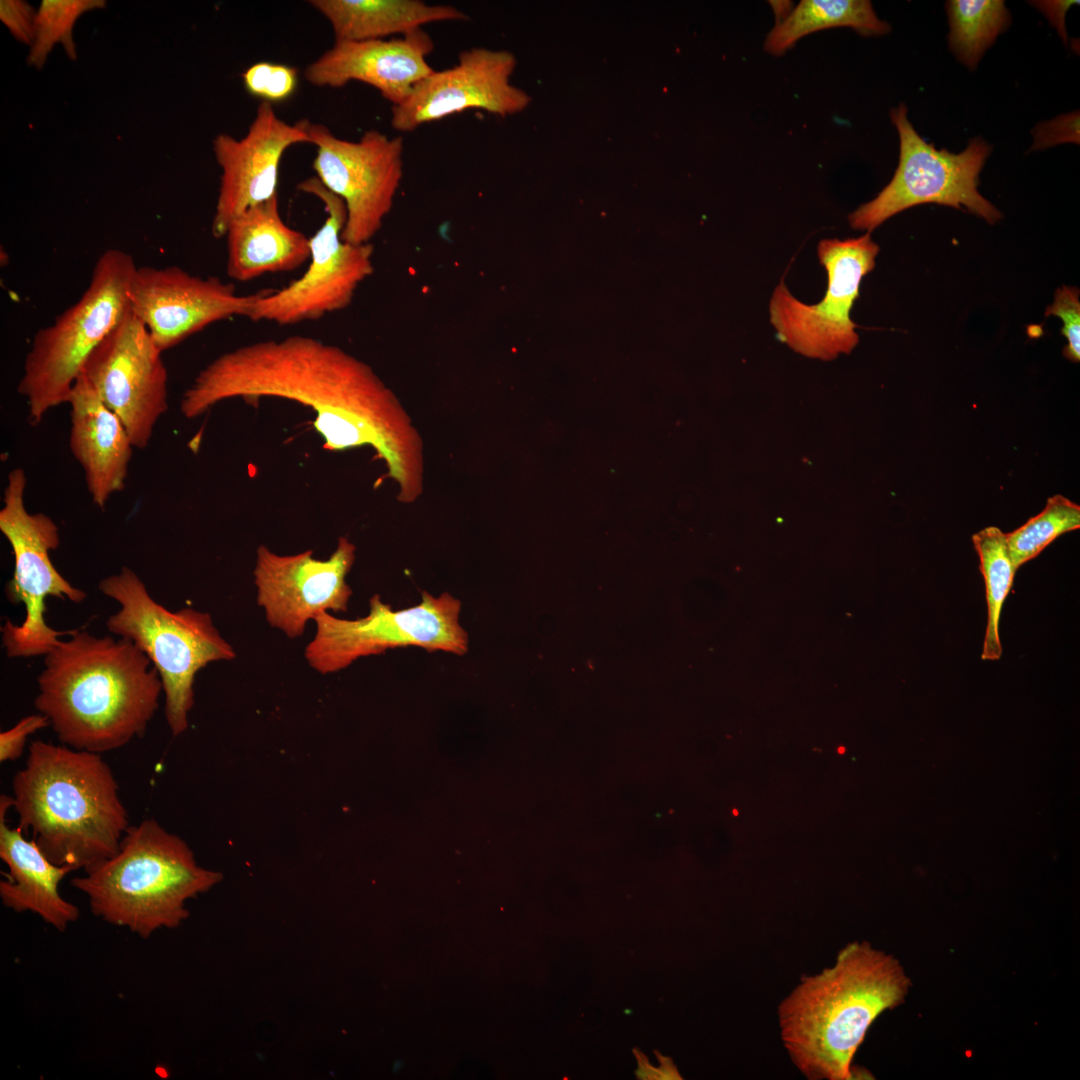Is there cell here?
<instances>
[{
	"instance_id": "cell-29",
	"label": "cell",
	"mask_w": 1080,
	"mask_h": 1080,
	"mask_svg": "<svg viewBox=\"0 0 1080 1080\" xmlns=\"http://www.w3.org/2000/svg\"><path fill=\"white\" fill-rule=\"evenodd\" d=\"M246 90L266 102L289 98L297 86V70L282 64L258 62L243 73Z\"/></svg>"
},
{
	"instance_id": "cell-4",
	"label": "cell",
	"mask_w": 1080,
	"mask_h": 1080,
	"mask_svg": "<svg viewBox=\"0 0 1080 1080\" xmlns=\"http://www.w3.org/2000/svg\"><path fill=\"white\" fill-rule=\"evenodd\" d=\"M18 827L55 864L83 871L112 856L129 828L119 785L102 754L32 741L12 779Z\"/></svg>"
},
{
	"instance_id": "cell-6",
	"label": "cell",
	"mask_w": 1080,
	"mask_h": 1080,
	"mask_svg": "<svg viewBox=\"0 0 1080 1080\" xmlns=\"http://www.w3.org/2000/svg\"><path fill=\"white\" fill-rule=\"evenodd\" d=\"M98 588L120 605L106 621L108 631L132 642L150 659L161 679L171 734L181 735L194 705L197 672L211 662L235 658L233 647L210 614L192 608L169 611L129 567L103 578Z\"/></svg>"
},
{
	"instance_id": "cell-27",
	"label": "cell",
	"mask_w": 1080,
	"mask_h": 1080,
	"mask_svg": "<svg viewBox=\"0 0 1080 1080\" xmlns=\"http://www.w3.org/2000/svg\"><path fill=\"white\" fill-rule=\"evenodd\" d=\"M1080 528V506L1057 494L1047 499L1044 509L1025 524L1006 533V542L1014 569L1037 557L1064 533Z\"/></svg>"
},
{
	"instance_id": "cell-19",
	"label": "cell",
	"mask_w": 1080,
	"mask_h": 1080,
	"mask_svg": "<svg viewBox=\"0 0 1080 1080\" xmlns=\"http://www.w3.org/2000/svg\"><path fill=\"white\" fill-rule=\"evenodd\" d=\"M433 48L431 36L423 29L389 40L335 41L306 67L304 77L318 87L363 82L395 106L434 70L427 62Z\"/></svg>"
},
{
	"instance_id": "cell-33",
	"label": "cell",
	"mask_w": 1080,
	"mask_h": 1080,
	"mask_svg": "<svg viewBox=\"0 0 1080 1080\" xmlns=\"http://www.w3.org/2000/svg\"><path fill=\"white\" fill-rule=\"evenodd\" d=\"M1032 150L1046 149L1062 142L1079 143V115L1073 112L1053 121L1041 123L1033 131Z\"/></svg>"
},
{
	"instance_id": "cell-12",
	"label": "cell",
	"mask_w": 1080,
	"mask_h": 1080,
	"mask_svg": "<svg viewBox=\"0 0 1080 1080\" xmlns=\"http://www.w3.org/2000/svg\"><path fill=\"white\" fill-rule=\"evenodd\" d=\"M817 250L828 276L824 298L814 305L802 303L781 281L770 300V321L777 337L794 351L830 360L851 352L858 343L850 312L862 278L875 266L879 247L866 233L845 240L823 239Z\"/></svg>"
},
{
	"instance_id": "cell-18",
	"label": "cell",
	"mask_w": 1080,
	"mask_h": 1080,
	"mask_svg": "<svg viewBox=\"0 0 1080 1080\" xmlns=\"http://www.w3.org/2000/svg\"><path fill=\"white\" fill-rule=\"evenodd\" d=\"M309 124L288 123L270 102L262 101L244 137L216 136L213 150L222 174L211 225L215 238L224 237L230 222L245 210L278 194L281 158L292 145L310 143Z\"/></svg>"
},
{
	"instance_id": "cell-22",
	"label": "cell",
	"mask_w": 1080,
	"mask_h": 1080,
	"mask_svg": "<svg viewBox=\"0 0 1080 1080\" xmlns=\"http://www.w3.org/2000/svg\"><path fill=\"white\" fill-rule=\"evenodd\" d=\"M224 237L226 273L240 282L293 271L310 258V237L283 221L278 194L235 217Z\"/></svg>"
},
{
	"instance_id": "cell-30",
	"label": "cell",
	"mask_w": 1080,
	"mask_h": 1080,
	"mask_svg": "<svg viewBox=\"0 0 1080 1080\" xmlns=\"http://www.w3.org/2000/svg\"><path fill=\"white\" fill-rule=\"evenodd\" d=\"M1079 291L1074 287L1063 286L1055 293V299L1045 312V316L1055 315L1062 319V333L1067 339L1064 355L1067 359L1078 362L1080 359V303Z\"/></svg>"
},
{
	"instance_id": "cell-3",
	"label": "cell",
	"mask_w": 1080,
	"mask_h": 1080,
	"mask_svg": "<svg viewBox=\"0 0 1080 1080\" xmlns=\"http://www.w3.org/2000/svg\"><path fill=\"white\" fill-rule=\"evenodd\" d=\"M911 981L892 955L854 941L833 966L804 976L778 1007L783 1044L809 1080H849L871 1024L904 1002Z\"/></svg>"
},
{
	"instance_id": "cell-10",
	"label": "cell",
	"mask_w": 1080,
	"mask_h": 1080,
	"mask_svg": "<svg viewBox=\"0 0 1080 1080\" xmlns=\"http://www.w3.org/2000/svg\"><path fill=\"white\" fill-rule=\"evenodd\" d=\"M369 607L365 617L354 620L329 612L314 619L316 632L305 648V658L314 670L334 673L361 657L397 647L457 655L468 650V635L459 623L461 602L447 592L435 597L424 591L418 605L396 611L375 594Z\"/></svg>"
},
{
	"instance_id": "cell-20",
	"label": "cell",
	"mask_w": 1080,
	"mask_h": 1080,
	"mask_svg": "<svg viewBox=\"0 0 1080 1080\" xmlns=\"http://www.w3.org/2000/svg\"><path fill=\"white\" fill-rule=\"evenodd\" d=\"M67 404L70 450L83 470L93 503L103 508L114 493L124 489L134 446L120 418L103 403L83 373Z\"/></svg>"
},
{
	"instance_id": "cell-26",
	"label": "cell",
	"mask_w": 1080,
	"mask_h": 1080,
	"mask_svg": "<svg viewBox=\"0 0 1080 1080\" xmlns=\"http://www.w3.org/2000/svg\"><path fill=\"white\" fill-rule=\"evenodd\" d=\"M972 542L979 558V570L985 583L987 624L981 659L995 661L1002 655L999 636L1001 610L1016 570L1009 556L1006 533L995 526L985 527L972 535Z\"/></svg>"
},
{
	"instance_id": "cell-15",
	"label": "cell",
	"mask_w": 1080,
	"mask_h": 1080,
	"mask_svg": "<svg viewBox=\"0 0 1080 1080\" xmlns=\"http://www.w3.org/2000/svg\"><path fill=\"white\" fill-rule=\"evenodd\" d=\"M265 289L242 295L233 283L216 276L202 277L179 266L137 267L128 297L132 313L165 352L209 325L248 317Z\"/></svg>"
},
{
	"instance_id": "cell-2",
	"label": "cell",
	"mask_w": 1080,
	"mask_h": 1080,
	"mask_svg": "<svg viewBox=\"0 0 1080 1080\" xmlns=\"http://www.w3.org/2000/svg\"><path fill=\"white\" fill-rule=\"evenodd\" d=\"M36 710L59 742L103 754L142 737L159 707L160 676L127 639L70 632L45 655Z\"/></svg>"
},
{
	"instance_id": "cell-8",
	"label": "cell",
	"mask_w": 1080,
	"mask_h": 1080,
	"mask_svg": "<svg viewBox=\"0 0 1080 1080\" xmlns=\"http://www.w3.org/2000/svg\"><path fill=\"white\" fill-rule=\"evenodd\" d=\"M27 477L22 468L9 471L0 510V530L8 540L14 558V571L5 586L7 599L25 606L20 625L8 619L1 627L2 642L8 657L45 656L59 642L58 637L71 631H57L45 621L48 596L81 603L86 593L71 585L54 567L49 556L60 545L59 528L44 513H30L24 495Z\"/></svg>"
},
{
	"instance_id": "cell-21",
	"label": "cell",
	"mask_w": 1080,
	"mask_h": 1080,
	"mask_svg": "<svg viewBox=\"0 0 1080 1080\" xmlns=\"http://www.w3.org/2000/svg\"><path fill=\"white\" fill-rule=\"evenodd\" d=\"M12 806V796L1 794L0 858L8 868L0 881L2 903L18 913H34L63 932L80 914L78 907L59 892L61 881L73 870L53 863L20 827H9L6 818Z\"/></svg>"
},
{
	"instance_id": "cell-35",
	"label": "cell",
	"mask_w": 1080,
	"mask_h": 1080,
	"mask_svg": "<svg viewBox=\"0 0 1080 1080\" xmlns=\"http://www.w3.org/2000/svg\"><path fill=\"white\" fill-rule=\"evenodd\" d=\"M838 752H839V754H844V752H845V749H844V747H840V748L838 749Z\"/></svg>"
},
{
	"instance_id": "cell-32",
	"label": "cell",
	"mask_w": 1080,
	"mask_h": 1080,
	"mask_svg": "<svg viewBox=\"0 0 1080 1080\" xmlns=\"http://www.w3.org/2000/svg\"><path fill=\"white\" fill-rule=\"evenodd\" d=\"M36 11L25 1L1 0L0 19L20 42L32 45Z\"/></svg>"
},
{
	"instance_id": "cell-14",
	"label": "cell",
	"mask_w": 1080,
	"mask_h": 1080,
	"mask_svg": "<svg viewBox=\"0 0 1080 1080\" xmlns=\"http://www.w3.org/2000/svg\"><path fill=\"white\" fill-rule=\"evenodd\" d=\"M162 353L131 311L96 347L82 373L124 424L134 448L148 446L168 409V373Z\"/></svg>"
},
{
	"instance_id": "cell-34",
	"label": "cell",
	"mask_w": 1080,
	"mask_h": 1080,
	"mask_svg": "<svg viewBox=\"0 0 1080 1080\" xmlns=\"http://www.w3.org/2000/svg\"><path fill=\"white\" fill-rule=\"evenodd\" d=\"M1031 3H1033V5L1048 18L1063 42L1066 44L1067 32L1065 27V15L1068 9L1072 5L1078 4L1079 1H1033Z\"/></svg>"
},
{
	"instance_id": "cell-25",
	"label": "cell",
	"mask_w": 1080,
	"mask_h": 1080,
	"mask_svg": "<svg viewBox=\"0 0 1080 1080\" xmlns=\"http://www.w3.org/2000/svg\"><path fill=\"white\" fill-rule=\"evenodd\" d=\"M946 10L949 49L970 70L1011 23L1002 0H951L946 2Z\"/></svg>"
},
{
	"instance_id": "cell-1",
	"label": "cell",
	"mask_w": 1080,
	"mask_h": 1080,
	"mask_svg": "<svg viewBox=\"0 0 1080 1080\" xmlns=\"http://www.w3.org/2000/svg\"><path fill=\"white\" fill-rule=\"evenodd\" d=\"M262 397L313 410L312 422L329 451L370 447L397 486L402 503L424 488V446L393 391L364 361L306 335L239 346L208 363L184 391L180 411L193 419L227 399Z\"/></svg>"
},
{
	"instance_id": "cell-13",
	"label": "cell",
	"mask_w": 1080,
	"mask_h": 1080,
	"mask_svg": "<svg viewBox=\"0 0 1080 1080\" xmlns=\"http://www.w3.org/2000/svg\"><path fill=\"white\" fill-rule=\"evenodd\" d=\"M308 132L316 147V178L346 207L342 239L356 245L370 243L390 213L402 181V137L373 129L351 141L311 123Z\"/></svg>"
},
{
	"instance_id": "cell-23",
	"label": "cell",
	"mask_w": 1080,
	"mask_h": 1080,
	"mask_svg": "<svg viewBox=\"0 0 1080 1080\" xmlns=\"http://www.w3.org/2000/svg\"><path fill=\"white\" fill-rule=\"evenodd\" d=\"M309 4L328 20L335 41L381 40L410 34L433 22L468 19L452 5L420 0H311Z\"/></svg>"
},
{
	"instance_id": "cell-11",
	"label": "cell",
	"mask_w": 1080,
	"mask_h": 1080,
	"mask_svg": "<svg viewBox=\"0 0 1080 1080\" xmlns=\"http://www.w3.org/2000/svg\"><path fill=\"white\" fill-rule=\"evenodd\" d=\"M299 189L320 199L327 217L310 237L306 271L282 289H265L247 317L252 321L287 326L343 310L374 271L372 244L356 245L342 239L347 218L343 200L316 177L301 182Z\"/></svg>"
},
{
	"instance_id": "cell-5",
	"label": "cell",
	"mask_w": 1080,
	"mask_h": 1080,
	"mask_svg": "<svg viewBox=\"0 0 1080 1080\" xmlns=\"http://www.w3.org/2000/svg\"><path fill=\"white\" fill-rule=\"evenodd\" d=\"M221 880L220 872L197 863L181 837L147 818L130 825L118 850L71 884L96 917L147 939L179 926L189 916L187 901Z\"/></svg>"
},
{
	"instance_id": "cell-7",
	"label": "cell",
	"mask_w": 1080,
	"mask_h": 1080,
	"mask_svg": "<svg viewBox=\"0 0 1080 1080\" xmlns=\"http://www.w3.org/2000/svg\"><path fill=\"white\" fill-rule=\"evenodd\" d=\"M136 268L129 253L106 250L79 300L35 333L17 386L30 424H40L51 409L68 402L91 353L130 310L128 291Z\"/></svg>"
},
{
	"instance_id": "cell-31",
	"label": "cell",
	"mask_w": 1080,
	"mask_h": 1080,
	"mask_svg": "<svg viewBox=\"0 0 1080 1080\" xmlns=\"http://www.w3.org/2000/svg\"><path fill=\"white\" fill-rule=\"evenodd\" d=\"M50 726L48 718L32 714L20 719L13 727L0 733V762L15 761L24 751L27 738L38 730Z\"/></svg>"
},
{
	"instance_id": "cell-24",
	"label": "cell",
	"mask_w": 1080,
	"mask_h": 1080,
	"mask_svg": "<svg viewBox=\"0 0 1080 1080\" xmlns=\"http://www.w3.org/2000/svg\"><path fill=\"white\" fill-rule=\"evenodd\" d=\"M834 27H850L863 36L887 34L890 25L880 20L867 0H802L777 21L764 49L781 55L807 34Z\"/></svg>"
},
{
	"instance_id": "cell-16",
	"label": "cell",
	"mask_w": 1080,
	"mask_h": 1080,
	"mask_svg": "<svg viewBox=\"0 0 1080 1080\" xmlns=\"http://www.w3.org/2000/svg\"><path fill=\"white\" fill-rule=\"evenodd\" d=\"M355 545L338 538L328 559L313 557L312 550L279 555L265 545L256 553L253 571L257 603L268 623L289 638L301 636L309 620L322 612H345L352 595L346 576L355 561Z\"/></svg>"
},
{
	"instance_id": "cell-28",
	"label": "cell",
	"mask_w": 1080,
	"mask_h": 1080,
	"mask_svg": "<svg viewBox=\"0 0 1080 1080\" xmlns=\"http://www.w3.org/2000/svg\"><path fill=\"white\" fill-rule=\"evenodd\" d=\"M105 5L103 0H43L36 13L28 65L41 69L55 44H61L68 58L76 60L73 27L77 19L83 13Z\"/></svg>"
},
{
	"instance_id": "cell-17",
	"label": "cell",
	"mask_w": 1080,
	"mask_h": 1080,
	"mask_svg": "<svg viewBox=\"0 0 1080 1080\" xmlns=\"http://www.w3.org/2000/svg\"><path fill=\"white\" fill-rule=\"evenodd\" d=\"M516 59L507 50L473 47L460 52L450 68L433 70L409 96L392 106L391 126L412 132L420 126L465 110L479 109L505 117L523 110L530 98L510 82Z\"/></svg>"
},
{
	"instance_id": "cell-9",
	"label": "cell",
	"mask_w": 1080,
	"mask_h": 1080,
	"mask_svg": "<svg viewBox=\"0 0 1080 1080\" xmlns=\"http://www.w3.org/2000/svg\"><path fill=\"white\" fill-rule=\"evenodd\" d=\"M907 112L903 103L890 111L900 143L894 176L873 200L849 215L851 227L870 232L893 215L926 203L965 209L989 223L997 222L1002 217L1000 211L977 189L991 146L974 138L960 153L938 150L916 132Z\"/></svg>"
}]
</instances>
